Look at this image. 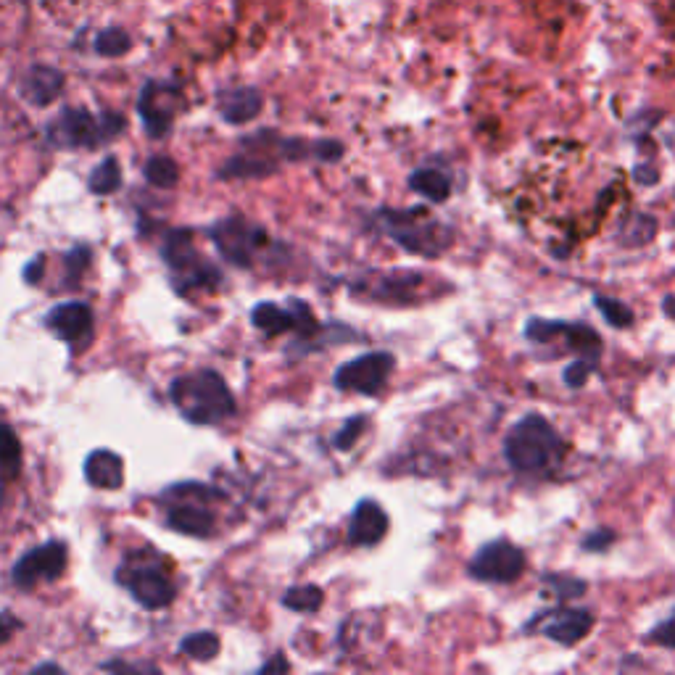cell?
I'll return each mask as SVG.
<instances>
[{"instance_id":"cell-1","label":"cell","mask_w":675,"mask_h":675,"mask_svg":"<svg viewBox=\"0 0 675 675\" xmlns=\"http://www.w3.org/2000/svg\"><path fill=\"white\" fill-rule=\"evenodd\" d=\"M565 454V438L544 414H525L504 436V457L520 475H546Z\"/></svg>"},{"instance_id":"cell-2","label":"cell","mask_w":675,"mask_h":675,"mask_svg":"<svg viewBox=\"0 0 675 675\" xmlns=\"http://www.w3.org/2000/svg\"><path fill=\"white\" fill-rule=\"evenodd\" d=\"M169 399L177 412L193 425H217L235 414V396L214 370H198L182 375L169 385Z\"/></svg>"},{"instance_id":"cell-3","label":"cell","mask_w":675,"mask_h":675,"mask_svg":"<svg viewBox=\"0 0 675 675\" xmlns=\"http://www.w3.org/2000/svg\"><path fill=\"white\" fill-rule=\"evenodd\" d=\"M127 130V119L119 111H98L93 114L82 106H66L59 117L45 127L48 143L61 151L72 148H98L117 140Z\"/></svg>"},{"instance_id":"cell-4","label":"cell","mask_w":675,"mask_h":675,"mask_svg":"<svg viewBox=\"0 0 675 675\" xmlns=\"http://www.w3.org/2000/svg\"><path fill=\"white\" fill-rule=\"evenodd\" d=\"M378 225L383 233L409 254L441 256L454 243V233L449 225L438 222L428 209H380Z\"/></svg>"},{"instance_id":"cell-5","label":"cell","mask_w":675,"mask_h":675,"mask_svg":"<svg viewBox=\"0 0 675 675\" xmlns=\"http://www.w3.org/2000/svg\"><path fill=\"white\" fill-rule=\"evenodd\" d=\"M161 259L167 264L169 275H172V283H175V288L180 293L190 291L211 293L217 291L219 283H222L219 269L214 267L206 256H201L190 230H172V233L164 238Z\"/></svg>"},{"instance_id":"cell-6","label":"cell","mask_w":675,"mask_h":675,"mask_svg":"<svg viewBox=\"0 0 675 675\" xmlns=\"http://www.w3.org/2000/svg\"><path fill=\"white\" fill-rule=\"evenodd\" d=\"M117 578L130 591L132 599L143 604L146 610H164L175 602V581L161 570L153 557L146 559L143 554H130L119 567Z\"/></svg>"},{"instance_id":"cell-7","label":"cell","mask_w":675,"mask_h":675,"mask_svg":"<svg viewBox=\"0 0 675 675\" xmlns=\"http://www.w3.org/2000/svg\"><path fill=\"white\" fill-rule=\"evenodd\" d=\"M243 151L235 153L219 167L222 180H256L277 172L280 159H285V138L272 130H259L240 143Z\"/></svg>"},{"instance_id":"cell-8","label":"cell","mask_w":675,"mask_h":675,"mask_svg":"<svg viewBox=\"0 0 675 675\" xmlns=\"http://www.w3.org/2000/svg\"><path fill=\"white\" fill-rule=\"evenodd\" d=\"M211 494L206 486L198 483H180V486L169 488L164 499H172L167 509V525L180 536L190 538H211L217 530V515L214 509L204 501V496Z\"/></svg>"},{"instance_id":"cell-9","label":"cell","mask_w":675,"mask_h":675,"mask_svg":"<svg viewBox=\"0 0 675 675\" xmlns=\"http://www.w3.org/2000/svg\"><path fill=\"white\" fill-rule=\"evenodd\" d=\"M209 238L217 246L219 254L235 267H254L256 256L267 248L269 240L264 227L254 225V222H248L246 217H238V214L211 225Z\"/></svg>"},{"instance_id":"cell-10","label":"cell","mask_w":675,"mask_h":675,"mask_svg":"<svg viewBox=\"0 0 675 675\" xmlns=\"http://www.w3.org/2000/svg\"><path fill=\"white\" fill-rule=\"evenodd\" d=\"M251 322L256 330H262L267 338H277V335L296 333L298 341H314V335L320 333V322L314 317L312 306L301 301V298H288L285 306L264 301L256 304L251 312Z\"/></svg>"},{"instance_id":"cell-11","label":"cell","mask_w":675,"mask_h":675,"mask_svg":"<svg viewBox=\"0 0 675 675\" xmlns=\"http://www.w3.org/2000/svg\"><path fill=\"white\" fill-rule=\"evenodd\" d=\"M182 106H185V95L177 82L148 80L138 95V114L148 138H164L172 130Z\"/></svg>"},{"instance_id":"cell-12","label":"cell","mask_w":675,"mask_h":675,"mask_svg":"<svg viewBox=\"0 0 675 675\" xmlns=\"http://www.w3.org/2000/svg\"><path fill=\"white\" fill-rule=\"evenodd\" d=\"M396 359L388 351H372V354H362L351 359V362L341 364L335 370V388L338 391L362 393V396H378L388 385Z\"/></svg>"},{"instance_id":"cell-13","label":"cell","mask_w":675,"mask_h":675,"mask_svg":"<svg viewBox=\"0 0 675 675\" xmlns=\"http://www.w3.org/2000/svg\"><path fill=\"white\" fill-rule=\"evenodd\" d=\"M467 573L480 583H515L525 573V554L512 541L499 538L478 549Z\"/></svg>"},{"instance_id":"cell-14","label":"cell","mask_w":675,"mask_h":675,"mask_svg":"<svg viewBox=\"0 0 675 675\" xmlns=\"http://www.w3.org/2000/svg\"><path fill=\"white\" fill-rule=\"evenodd\" d=\"M66 559H69V554H66L64 541H45V544L30 549L24 557H19L11 578L24 591L40 586V583L59 581L66 570Z\"/></svg>"},{"instance_id":"cell-15","label":"cell","mask_w":675,"mask_h":675,"mask_svg":"<svg viewBox=\"0 0 675 675\" xmlns=\"http://www.w3.org/2000/svg\"><path fill=\"white\" fill-rule=\"evenodd\" d=\"M530 628H538L546 639L557 641L562 646H573L583 641L594 628V615L581 607H562V610L544 612L530 623Z\"/></svg>"},{"instance_id":"cell-16","label":"cell","mask_w":675,"mask_h":675,"mask_svg":"<svg viewBox=\"0 0 675 675\" xmlns=\"http://www.w3.org/2000/svg\"><path fill=\"white\" fill-rule=\"evenodd\" d=\"M45 327L69 346L88 343V338L93 335V309L85 301H64L45 314Z\"/></svg>"},{"instance_id":"cell-17","label":"cell","mask_w":675,"mask_h":675,"mask_svg":"<svg viewBox=\"0 0 675 675\" xmlns=\"http://www.w3.org/2000/svg\"><path fill=\"white\" fill-rule=\"evenodd\" d=\"M66 77L61 69L51 64H32L24 72L22 82H19V93L24 95V101H30L37 109L51 106L61 93H64Z\"/></svg>"},{"instance_id":"cell-18","label":"cell","mask_w":675,"mask_h":675,"mask_svg":"<svg viewBox=\"0 0 675 675\" xmlns=\"http://www.w3.org/2000/svg\"><path fill=\"white\" fill-rule=\"evenodd\" d=\"M391 523L385 509L375 499H362L351 512L349 523V544L351 546H375L388 533Z\"/></svg>"},{"instance_id":"cell-19","label":"cell","mask_w":675,"mask_h":675,"mask_svg":"<svg viewBox=\"0 0 675 675\" xmlns=\"http://www.w3.org/2000/svg\"><path fill=\"white\" fill-rule=\"evenodd\" d=\"M217 109L227 124L254 122L264 109V95L251 85H235L217 93Z\"/></svg>"},{"instance_id":"cell-20","label":"cell","mask_w":675,"mask_h":675,"mask_svg":"<svg viewBox=\"0 0 675 675\" xmlns=\"http://www.w3.org/2000/svg\"><path fill=\"white\" fill-rule=\"evenodd\" d=\"M422 285H425V272L399 269V272H383L375 288L367 285V291H372V296L388 301V304H412Z\"/></svg>"},{"instance_id":"cell-21","label":"cell","mask_w":675,"mask_h":675,"mask_svg":"<svg viewBox=\"0 0 675 675\" xmlns=\"http://www.w3.org/2000/svg\"><path fill=\"white\" fill-rule=\"evenodd\" d=\"M85 478L93 488L101 491H117L124 483V462L119 454L109 449L90 451L85 459Z\"/></svg>"},{"instance_id":"cell-22","label":"cell","mask_w":675,"mask_h":675,"mask_svg":"<svg viewBox=\"0 0 675 675\" xmlns=\"http://www.w3.org/2000/svg\"><path fill=\"white\" fill-rule=\"evenodd\" d=\"M409 188L428 198L430 204H443L451 196V177L436 167H420L414 169L409 177Z\"/></svg>"},{"instance_id":"cell-23","label":"cell","mask_w":675,"mask_h":675,"mask_svg":"<svg viewBox=\"0 0 675 675\" xmlns=\"http://www.w3.org/2000/svg\"><path fill=\"white\" fill-rule=\"evenodd\" d=\"M19 470H22V443L11 425L0 422V491L19 475Z\"/></svg>"},{"instance_id":"cell-24","label":"cell","mask_w":675,"mask_h":675,"mask_svg":"<svg viewBox=\"0 0 675 675\" xmlns=\"http://www.w3.org/2000/svg\"><path fill=\"white\" fill-rule=\"evenodd\" d=\"M90 193L95 196H111L122 188V164L117 156H106V159L93 169V175L88 180Z\"/></svg>"},{"instance_id":"cell-25","label":"cell","mask_w":675,"mask_h":675,"mask_svg":"<svg viewBox=\"0 0 675 675\" xmlns=\"http://www.w3.org/2000/svg\"><path fill=\"white\" fill-rule=\"evenodd\" d=\"M219 646H222V641H219L217 633L198 631L188 633V636L180 641V652L196 662H211L219 654Z\"/></svg>"},{"instance_id":"cell-26","label":"cell","mask_w":675,"mask_h":675,"mask_svg":"<svg viewBox=\"0 0 675 675\" xmlns=\"http://www.w3.org/2000/svg\"><path fill=\"white\" fill-rule=\"evenodd\" d=\"M143 175H146V180L151 182L153 188L169 190L180 182V167H177V161L172 156H161L159 153V156H151L146 161Z\"/></svg>"},{"instance_id":"cell-27","label":"cell","mask_w":675,"mask_h":675,"mask_svg":"<svg viewBox=\"0 0 675 675\" xmlns=\"http://www.w3.org/2000/svg\"><path fill=\"white\" fill-rule=\"evenodd\" d=\"M93 48L103 59H122L132 48V37L122 27H106L95 35Z\"/></svg>"},{"instance_id":"cell-28","label":"cell","mask_w":675,"mask_h":675,"mask_svg":"<svg viewBox=\"0 0 675 675\" xmlns=\"http://www.w3.org/2000/svg\"><path fill=\"white\" fill-rule=\"evenodd\" d=\"M325 602L320 586H293L285 591L283 604L293 612H317Z\"/></svg>"},{"instance_id":"cell-29","label":"cell","mask_w":675,"mask_h":675,"mask_svg":"<svg viewBox=\"0 0 675 675\" xmlns=\"http://www.w3.org/2000/svg\"><path fill=\"white\" fill-rule=\"evenodd\" d=\"M594 304H596V309L604 314V320L610 322L612 327H631L633 325L631 306H625L623 301H617V298H612V296H596Z\"/></svg>"},{"instance_id":"cell-30","label":"cell","mask_w":675,"mask_h":675,"mask_svg":"<svg viewBox=\"0 0 675 675\" xmlns=\"http://www.w3.org/2000/svg\"><path fill=\"white\" fill-rule=\"evenodd\" d=\"M364 433V417H351L346 425H343L338 433H335L333 438V446L338 451H349L351 446H354L356 441H359V436Z\"/></svg>"},{"instance_id":"cell-31","label":"cell","mask_w":675,"mask_h":675,"mask_svg":"<svg viewBox=\"0 0 675 675\" xmlns=\"http://www.w3.org/2000/svg\"><path fill=\"white\" fill-rule=\"evenodd\" d=\"M596 362L594 359H583V356H578L575 362H570V367L565 370V383L570 385V388H581V385H586L588 375L594 372Z\"/></svg>"},{"instance_id":"cell-32","label":"cell","mask_w":675,"mask_h":675,"mask_svg":"<svg viewBox=\"0 0 675 675\" xmlns=\"http://www.w3.org/2000/svg\"><path fill=\"white\" fill-rule=\"evenodd\" d=\"M646 639L654 641V644L665 646V649H675V615L668 617V620L657 625V628H652Z\"/></svg>"},{"instance_id":"cell-33","label":"cell","mask_w":675,"mask_h":675,"mask_svg":"<svg viewBox=\"0 0 675 675\" xmlns=\"http://www.w3.org/2000/svg\"><path fill=\"white\" fill-rule=\"evenodd\" d=\"M88 264H90V251L85 246L74 248V251H69V254H66V269H69V275L80 277Z\"/></svg>"},{"instance_id":"cell-34","label":"cell","mask_w":675,"mask_h":675,"mask_svg":"<svg viewBox=\"0 0 675 675\" xmlns=\"http://www.w3.org/2000/svg\"><path fill=\"white\" fill-rule=\"evenodd\" d=\"M19 631V620L11 612H0V644H6Z\"/></svg>"},{"instance_id":"cell-35","label":"cell","mask_w":675,"mask_h":675,"mask_svg":"<svg viewBox=\"0 0 675 675\" xmlns=\"http://www.w3.org/2000/svg\"><path fill=\"white\" fill-rule=\"evenodd\" d=\"M43 269H45V256H35L27 267H24V280L27 283H40L43 280Z\"/></svg>"},{"instance_id":"cell-36","label":"cell","mask_w":675,"mask_h":675,"mask_svg":"<svg viewBox=\"0 0 675 675\" xmlns=\"http://www.w3.org/2000/svg\"><path fill=\"white\" fill-rule=\"evenodd\" d=\"M610 541H612V533L602 530V533H596V536H588L586 541H583V546H586L588 552H602L604 546L610 544Z\"/></svg>"},{"instance_id":"cell-37","label":"cell","mask_w":675,"mask_h":675,"mask_svg":"<svg viewBox=\"0 0 675 675\" xmlns=\"http://www.w3.org/2000/svg\"><path fill=\"white\" fill-rule=\"evenodd\" d=\"M288 670H291L288 660H285L283 654H275L272 660L264 662L262 668H259V673H288Z\"/></svg>"},{"instance_id":"cell-38","label":"cell","mask_w":675,"mask_h":675,"mask_svg":"<svg viewBox=\"0 0 675 675\" xmlns=\"http://www.w3.org/2000/svg\"><path fill=\"white\" fill-rule=\"evenodd\" d=\"M106 670H117V673H122V670H130V673H140V670H156V668H143V665H122V662H109V665H103Z\"/></svg>"},{"instance_id":"cell-39","label":"cell","mask_w":675,"mask_h":675,"mask_svg":"<svg viewBox=\"0 0 675 675\" xmlns=\"http://www.w3.org/2000/svg\"><path fill=\"white\" fill-rule=\"evenodd\" d=\"M45 670H53V673H64V670H61L59 665H53V662H45V665H37L35 673H45Z\"/></svg>"},{"instance_id":"cell-40","label":"cell","mask_w":675,"mask_h":675,"mask_svg":"<svg viewBox=\"0 0 675 675\" xmlns=\"http://www.w3.org/2000/svg\"><path fill=\"white\" fill-rule=\"evenodd\" d=\"M665 312H668L670 317H675V296L665 298Z\"/></svg>"}]
</instances>
